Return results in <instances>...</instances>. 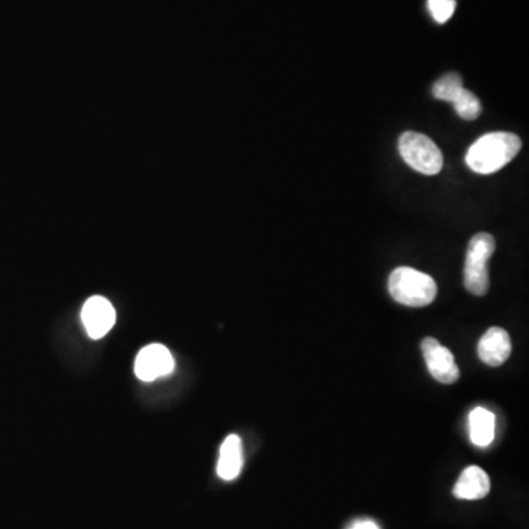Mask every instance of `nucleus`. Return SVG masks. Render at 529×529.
Segmentation results:
<instances>
[{"label": "nucleus", "instance_id": "nucleus-14", "mask_svg": "<svg viewBox=\"0 0 529 529\" xmlns=\"http://www.w3.org/2000/svg\"><path fill=\"white\" fill-rule=\"evenodd\" d=\"M428 9L439 24H444L456 11V0H428Z\"/></svg>", "mask_w": 529, "mask_h": 529}, {"label": "nucleus", "instance_id": "nucleus-15", "mask_svg": "<svg viewBox=\"0 0 529 529\" xmlns=\"http://www.w3.org/2000/svg\"><path fill=\"white\" fill-rule=\"evenodd\" d=\"M350 529H379L378 526L371 521L357 522L355 526Z\"/></svg>", "mask_w": 529, "mask_h": 529}, {"label": "nucleus", "instance_id": "nucleus-6", "mask_svg": "<svg viewBox=\"0 0 529 529\" xmlns=\"http://www.w3.org/2000/svg\"><path fill=\"white\" fill-rule=\"evenodd\" d=\"M172 369H174V359L170 350L162 344H151L142 348L135 359V376L147 383L161 376H170Z\"/></svg>", "mask_w": 529, "mask_h": 529}, {"label": "nucleus", "instance_id": "nucleus-11", "mask_svg": "<svg viewBox=\"0 0 529 529\" xmlns=\"http://www.w3.org/2000/svg\"><path fill=\"white\" fill-rule=\"evenodd\" d=\"M496 419L484 407H475L469 415L470 440L475 446L487 447L494 440Z\"/></svg>", "mask_w": 529, "mask_h": 529}, {"label": "nucleus", "instance_id": "nucleus-10", "mask_svg": "<svg viewBox=\"0 0 529 529\" xmlns=\"http://www.w3.org/2000/svg\"><path fill=\"white\" fill-rule=\"evenodd\" d=\"M243 468V446L238 435H228L222 442L218 460L217 472L224 481H233L240 475Z\"/></svg>", "mask_w": 529, "mask_h": 529}, {"label": "nucleus", "instance_id": "nucleus-9", "mask_svg": "<svg viewBox=\"0 0 529 529\" xmlns=\"http://www.w3.org/2000/svg\"><path fill=\"white\" fill-rule=\"evenodd\" d=\"M491 490L490 477L479 467H469L463 470L453 488L454 497L460 500H481Z\"/></svg>", "mask_w": 529, "mask_h": 529}, {"label": "nucleus", "instance_id": "nucleus-12", "mask_svg": "<svg viewBox=\"0 0 529 529\" xmlns=\"http://www.w3.org/2000/svg\"><path fill=\"white\" fill-rule=\"evenodd\" d=\"M451 103H453L454 109L458 112L459 116L467 119V121H474L481 114L482 107L478 97L465 88L459 91Z\"/></svg>", "mask_w": 529, "mask_h": 529}, {"label": "nucleus", "instance_id": "nucleus-2", "mask_svg": "<svg viewBox=\"0 0 529 529\" xmlns=\"http://www.w3.org/2000/svg\"><path fill=\"white\" fill-rule=\"evenodd\" d=\"M388 292L395 302L411 308H423L434 302L437 284L427 274L400 266L388 278Z\"/></svg>", "mask_w": 529, "mask_h": 529}, {"label": "nucleus", "instance_id": "nucleus-3", "mask_svg": "<svg viewBox=\"0 0 529 529\" xmlns=\"http://www.w3.org/2000/svg\"><path fill=\"white\" fill-rule=\"evenodd\" d=\"M496 250V240L488 233L475 234L468 246L463 280L468 292L474 296H484L490 289L488 261Z\"/></svg>", "mask_w": 529, "mask_h": 529}, {"label": "nucleus", "instance_id": "nucleus-5", "mask_svg": "<svg viewBox=\"0 0 529 529\" xmlns=\"http://www.w3.org/2000/svg\"><path fill=\"white\" fill-rule=\"evenodd\" d=\"M421 348L427 362L428 371L439 383L454 384L458 381L460 372L454 362L453 353L449 348L431 337L423 339Z\"/></svg>", "mask_w": 529, "mask_h": 529}, {"label": "nucleus", "instance_id": "nucleus-8", "mask_svg": "<svg viewBox=\"0 0 529 529\" xmlns=\"http://www.w3.org/2000/svg\"><path fill=\"white\" fill-rule=\"evenodd\" d=\"M512 341L507 331L498 327L487 329L478 344L479 359L488 367H500L509 359Z\"/></svg>", "mask_w": 529, "mask_h": 529}, {"label": "nucleus", "instance_id": "nucleus-13", "mask_svg": "<svg viewBox=\"0 0 529 529\" xmlns=\"http://www.w3.org/2000/svg\"><path fill=\"white\" fill-rule=\"evenodd\" d=\"M462 88V77L459 76L458 72H449V74L441 77V79L434 84V88H432V95H434L435 99L451 102Z\"/></svg>", "mask_w": 529, "mask_h": 529}, {"label": "nucleus", "instance_id": "nucleus-1", "mask_svg": "<svg viewBox=\"0 0 529 529\" xmlns=\"http://www.w3.org/2000/svg\"><path fill=\"white\" fill-rule=\"evenodd\" d=\"M522 142L514 133L496 131L482 135L469 147L467 165L477 174L488 175L505 168L521 152Z\"/></svg>", "mask_w": 529, "mask_h": 529}, {"label": "nucleus", "instance_id": "nucleus-7", "mask_svg": "<svg viewBox=\"0 0 529 529\" xmlns=\"http://www.w3.org/2000/svg\"><path fill=\"white\" fill-rule=\"evenodd\" d=\"M81 320L88 337L93 340H99L111 331L116 315L111 302L102 296H93L84 304Z\"/></svg>", "mask_w": 529, "mask_h": 529}, {"label": "nucleus", "instance_id": "nucleus-4", "mask_svg": "<svg viewBox=\"0 0 529 529\" xmlns=\"http://www.w3.org/2000/svg\"><path fill=\"white\" fill-rule=\"evenodd\" d=\"M399 152L404 162L421 174L435 175L442 170L444 158L441 151L430 137L421 133L406 131L402 135Z\"/></svg>", "mask_w": 529, "mask_h": 529}]
</instances>
